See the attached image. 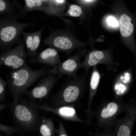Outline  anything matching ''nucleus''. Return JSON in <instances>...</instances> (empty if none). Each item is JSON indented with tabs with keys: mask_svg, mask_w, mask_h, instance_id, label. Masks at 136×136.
Here are the masks:
<instances>
[{
	"mask_svg": "<svg viewBox=\"0 0 136 136\" xmlns=\"http://www.w3.org/2000/svg\"><path fill=\"white\" fill-rule=\"evenodd\" d=\"M13 118V125L21 134L38 132L40 110L31 101L15 100L7 105Z\"/></svg>",
	"mask_w": 136,
	"mask_h": 136,
	"instance_id": "f257e3e1",
	"label": "nucleus"
},
{
	"mask_svg": "<svg viewBox=\"0 0 136 136\" xmlns=\"http://www.w3.org/2000/svg\"><path fill=\"white\" fill-rule=\"evenodd\" d=\"M88 73L85 72L83 75L77 76L72 79H69L65 81L57 92L51 94L49 106L54 107L65 106H74L85 91Z\"/></svg>",
	"mask_w": 136,
	"mask_h": 136,
	"instance_id": "f03ea898",
	"label": "nucleus"
},
{
	"mask_svg": "<svg viewBox=\"0 0 136 136\" xmlns=\"http://www.w3.org/2000/svg\"><path fill=\"white\" fill-rule=\"evenodd\" d=\"M49 70L44 66L36 70H33L28 65L23 68L12 70L7 76L8 90L14 100L19 99L20 96L32 86L44 72Z\"/></svg>",
	"mask_w": 136,
	"mask_h": 136,
	"instance_id": "7ed1b4c3",
	"label": "nucleus"
},
{
	"mask_svg": "<svg viewBox=\"0 0 136 136\" xmlns=\"http://www.w3.org/2000/svg\"><path fill=\"white\" fill-rule=\"evenodd\" d=\"M16 18L9 17H1L0 19V48L2 52L18 44L23 39L20 37L23 30L33 22L22 23Z\"/></svg>",
	"mask_w": 136,
	"mask_h": 136,
	"instance_id": "20e7f679",
	"label": "nucleus"
},
{
	"mask_svg": "<svg viewBox=\"0 0 136 136\" xmlns=\"http://www.w3.org/2000/svg\"><path fill=\"white\" fill-rule=\"evenodd\" d=\"M105 64L107 70L116 72L117 63L115 61L113 53L109 51L94 50L87 52L84 60L81 63V68L88 72L92 67L100 64Z\"/></svg>",
	"mask_w": 136,
	"mask_h": 136,
	"instance_id": "39448f33",
	"label": "nucleus"
},
{
	"mask_svg": "<svg viewBox=\"0 0 136 136\" xmlns=\"http://www.w3.org/2000/svg\"><path fill=\"white\" fill-rule=\"evenodd\" d=\"M24 42L22 41L15 47L2 53L0 55V64L12 70L20 69L28 65L27 52L24 49Z\"/></svg>",
	"mask_w": 136,
	"mask_h": 136,
	"instance_id": "423d86ee",
	"label": "nucleus"
},
{
	"mask_svg": "<svg viewBox=\"0 0 136 136\" xmlns=\"http://www.w3.org/2000/svg\"><path fill=\"white\" fill-rule=\"evenodd\" d=\"M86 51L79 50L74 55L63 62H61L51 70L45 71L44 76L48 73H52L62 77L63 75H67L69 78L76 77L77 71L81 68V58L85 57Z\"/></svg>",
	"mask_w": 136,
	"mask_h": 136,
	"instance_id": "0eeeda50",
	"label": "nucleus"
},
{
	"mask_svg": "<svg viewBox=\"0 0 136 136\" xmlns=\"http://www.w3.org/2000/svg\"><path fill=\"white\" fill-rule=\"evenodd\" d=\"M47 75L33 88L28 91L27 90L24 94L31 100L48 99L52 89L62 77L52 73H48Z\"/></svg>",
	"mask_w": 136,
	"mask_h": 136,
	"instance_id": "6e6552de",
	"label": "nucleus"
},
{
	"mask_svg": "<svg viewBox=\"0 0 136 136\" xmlns=\"http://www.w3.org/2000/svg\"><path fill=\"white\" fill-rule=\"evenodd\" d=\"M43 42L45 45H49L57 50L63 51L68 56L72 50L79 45L70 37L56 35L50 36Z\"/></svg>",
	"mask_w": 136,
	"mask_h": 136,
	"instance_id": "1a4fd4ad",
	"label": "nucleus"
},
{
	"mask_svg": "<svg viewBox=\"0 0 136 136\" xmlns=\"http://www.w3.org/2000/svg\"><path fill=\"white\" fill-rule=\"evenodd\" d=\"M35 104L40 110L53 113L64 120L81 123H85L78 117L74 106H65L54 107L46 104L42 105L35 103Z\"/></svg>",
	"mask_w": 136,
	"mask_h": 136,
	"instance_id": "9d476101",
	"label": "nucleus"
},
{
	"mask_svg": "<svg viewBox=\"0 0 136 136\" xmlns=\"http://www.w3.org/2000/svg\"><path fill=\"white\" fill-rule=\"evenodd\" d=\"M57 50L49 47L39 53L36 63L54 67L61 62Z\"/></svg>",
	"mask_w": 136,
	"mask_h": 136,
	"instance_id": "9b49d317",
	"label": "nucleus"
},
{
	"mask_svg": "<svg viewBox=\"0 0 136 136\" xmlns=\"http://www.w3.org/2000/svg\"><path fill=\"white\" fill-rule=\"evenodd\" d=\"M101 76L97 68L96 65L93 66L91 74L90 82L89 96L88 106L85 111L87 117L90 118L93 116V113L91 110V105L92 100L97 90L100 79Z\"/></svg>",
	"mask_w": 136,
	"mask_h": 136,
	"instance_id": "f8f14e48",
	"label": "nucleus"
},
{
	"mask_svg": "<svg viewBox=\"0 0 136 136\" xmlns=\"http://www.w3.org/2000/svg\"><path fill=\"white\" fill-rule=\"evenodd\" d=\"M57 129L55 128L53 119L41 116L38 132L42 136H54L57 133Z\"/></svg>",
	"mask_w": 136,
	"mask_h": 136,
	"instance_id": "ddd939ff",
	"label": "nucleus"
},
{
	"mask_svg": "<svg viewBox=\"0 0 136 136\" xmlns=\"http://www.w3.org/2000/svg\"><path fill=\"white\" fill-rule=\"evenodd\" d=\"M44 28L33 32V40L32 46L29 50L27 52L28 61L32 63H36L38 55L37 51L40 43L42 32Z\"/></svg>",
	"mask_w": 136,
	"mask_h": 136,
	"instance_id": "4468645a",
	"label": "nucleus"
},
{
	"mask_svg": "<svg viewBox=\"0 0 136 136\" xmlns=\"http://www.w3.org/2000/svg\"><path fill=\"white\" fill-rule=\"evenodd\" d=\"M131 18L125 14L122 15L120 18V32L123 37L127 38L132 33L134 29L133 25L131 23Z\"/></svg>",
	"mask_w": 136,
	"mask_h": 136,
	"instance_id": "2eb2a0df",
	"label": "nucleus"
},
{
	"mask_svg": "<svg viewBox=\"0 0 136 136\" xmlns=\"http://www.w3.org/2000/svg\"><path fill=\"white\" fill-rule=\"evenodd\" d=\"M117 105L114 102L109 103L107 107L103 108L101 111L100 116L103 118L110 117L114 115L118 110Z\"/></svg>",
	"mask_w": 136,
	"mask_h": 136,
	"instance_id": "dca6fc26",
	"label": "nucleus"
},
{
	"mask_svg": "<svg viewBox=\"0 0 136 136\" xmlns=\"http://www.w3.org/2000/svg\"><path fill=\"white\" fill-rule=\"evenodd\" d=\"M0 131L7 135H12L18 132L17 128L14 126H9L0 124Z\"/></svg>",
	"mask_w": 136,
	"mask_h": 136,
	"instance_id": "f3484780",
	"label": "nucleus"
},
{
	"mask_svg": "<svg viewBox=\"0 0 136 136\" xmlns=\"http://www.w3.org/2000/svg\"><path fill=\"white\" fill-rule=\"evenodd\" d=\"M23 37V40L25 44L27 52L30 49L33 40V32L27 33L23 31L22 33Z\"/></svg>",
	"mask_w": 136,
	"mask_h": 136,
	"instance_id": "a211bd4d",
	"label": "nucleus"
},
{
	"mask_svg": "<svg viewBox=\"0 0 136 136\" xmlns=\"http://www.w3.org/2000/svg\"><path fill=\"white\" fill-rule=\"evenodd\" d=\"M7 82L0 77V102H4L6 94V88Z\"/></svg>",
	"mask_w": 136,
	"mask_h": 136,
	"instance_id": "6ab92c4d",
	"label": "nucleus"
},
{
	"mask_svg": "<svg viewBox=\"0 0 136 136\" xmlns=\"http://www.w3.org/2000/svg\"><path fill=\"white\" fill-rule=\"evenodd\" d=\"M131 129L125 124L121 125L119 128L117 135L119 136H129L131 135Z\"/></svg>",
	"mask_w": 136,
	"mask_h": 136,
	"instance_id": "aec40b11",
	"label": "nucleus"
},
{
	"mask_svg": "<svg viewBox=\"0 0 136 136\" xmlns=\"http://www.w3.org/2000/svg\"><path fill=\"white\" fill-rule=\"evenodd\" d=\"M68 12L72 16L77 17L80 16L82 13V9L79 6L73 5H71Z\"/></svg>",
	"mask_w": 136,
	"mask_h": 136,
	"instance_id": "412c9836",
	"label": "nucleus"
},
{
	"mask_svg": "<svg viewBox=\"0 0 136 136\" xmlns=\"http://www.w3.org/2000/svg\"><path fill=\"white\" fill-rule=\"evenodd\" d=\"M59 127L57 129V134L59 136H66L68 135L62 122L60 120L58 121Z\"/></svg>",
	"mask_w": 136,
	"mask_h": 136,
	"instance_id": "4be33fe9",
	"label": "nucleus"
},
{
	"mask_svg": "<svg viewBox=\"0 0 136 136\" xmlns=\"http://www.w3.org/2000/svg\"><path fill=\"white\" fill-rule=\"evenodd\" d=\"M107 21L109 25L112 27H116L118 25L117 20L113 17L110 16L108 17Z\"/></svg>",
	"mask_w": 136,
	"mask_h": 136,
	"instance_id": "5701e85b",
	"label": "nucleus"
},
{
	"mask_svg": "<svg viewBox=\"0 0 136 136\" xmlns=\"http://www.w3.org/2000/svg\"><path fill=\"white\" fill-rule=\"evenodd\" d=\"M7 105L5 104L4 102L0 103V111H1L3 109L7 107Z\"/></svg>",
	"mask_w": 136,
	"mask_h": 136,
	"instance_id": "b1692460",
	"label": "nucleus"
},
{
	"mask_svg": "<svg viewBox=\"0 0 136 136\" xmlns=\"http://www.w3.org/2000/svg\"><path fill=\"white\" fill-rule=\"evenodd\" d=\"M58 3H61L63 2L64 0H55Z\"/></svg>",
	"mask_w": 136,
	"mask_h": 136,
	"instance_id": "393cba45",
	"label": "nucleus"
},
{
	"mask_svg": "<svg viewBox=\"0 0 136 136\" xmlns=\"http://www.w3.org/2000/svg\"><path fill=\"white\" fill-rule=\"evenodd\" d=\"M85 1H90L92 0H85Z\"/></svg>",
	"mask_w": 136,
	"mask_h": 136,
	"instance_id": "a878e982",
	"label": "nucleus"
},
{
	"mask_svg": "<svg viewBox=\"0 0 136 136\" xmlns=\"http://www.w3.org/2000/svg\"><path fill=\"white\" fill-rule=\"evenodd\" d=\"M43 0V1H45V0Z\"/></svg>",
	"mask_w": 136,
	"mask_h": 136,
	"instance_id": "bb28decb",
	"label": "nucleus"
}]
</instances>
